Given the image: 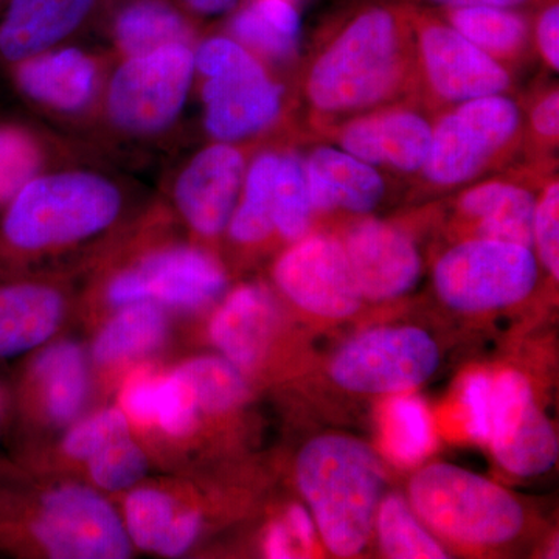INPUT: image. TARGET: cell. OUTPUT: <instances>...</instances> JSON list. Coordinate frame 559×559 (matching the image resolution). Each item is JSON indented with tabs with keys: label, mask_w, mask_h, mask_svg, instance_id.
Returning a JSON list of instances; mask_svg holds the SVG:
<instances>
[{
	"label": "cell",
	"mask_w": 559,
	"mask_h": 559,
	"mask_svg": "<svg viewBox=\"0 0 559 559\" xmlns=\"http://www.w3.org/2000/svg\"><path fill=\"white\" fill-rule=\"evenodd\" d=\"M108 32L120 58L159 49L168 44L193 46V21L175 0H116Z\"/></svg>",
	"instance_id": "cell-23"
},
{
	"label": "cell",
	"mask_w": 559,
	"mask_h": 559,
	"mask_svg": "<svg viewBox=\"0 0 559 559\" xmlns=\"http://www.w3.org/2000/svg\"><path fill=\"white\" fill-rule=\"evenodd\" d=\"M193 49L190 44H168L120 58L102 92L103 117L110 130L130 140H153L170 131L197 76Z\"/></svg>",
	"instance_id": "cell-5"
},
{
	"label": "cell",
	"mask_w": 559,
	"mask_h": 559,
	"mask_svg": "<svg viewBox=\"0 0 559 559\" xmlns=\"http://www.w3.org/2000/svg\"><path fill=\"white\" fill-rule=\"evenodd\" d=\"M180 511L175 500L159 489H135L124 503L128 536L135 546L160 554L165 540L178 522Z\"/></svg>",
	"instance_id": "cell-34"
},
{
	"label": "cell",
	"mask_w": 559,
	"mask_h": 559,
	"mask_svg": "<svg viewBox=\"0 0 559 559\" xmlns=\"http://www.w3.org/2000/svg\"><path fill=\"white\" fill-rule=\"evenodd\" d=\"M535 40L540 57L558 72L559 69V3L543 0V9L535 20Z\"/></svg>",
	"instance_id": "cell-41"
},
{
	"label": "cell",
	"mask_w": 559,
	"mask_h": 559,
	"mask_svg": "<svg viewBox=\"0 0 559 559\" xmlns=\"http://www.w3.org/2000/svg\"><path fill=\"white\" fill-rule=\"evenodd\" d=\"M246 168L245 153L226 142L210 143L180 168L173 198L191 229L209 238L227 229Z\"/></svg>",
	"instance_id": "cell-16"
},
{
	"label": "cell",
	"mask_w": 559,
	"mask_h": 559,
	"mask_svg": "<svg viewBox=\"0 0 559 559\" xmlns=\"http://www.w3.org/2000/svg\"><path fill=\"white\" fill-rule=\"evenodd\" d=\"M439 364V345L426 331L385 326L348 341L331 360L330 373L349 392L396 395L428 381Z\"/></svg>",
	"instance_id": "cell-9"
},
{
	"label": "cell",
	"mask_w": 559,
	"mask_h": 559,
	"mask_svg": "<svg viewBox=\"0 0 559 559\" xmlns=\"http://www.w3.org/2000/svg\"><path fill=\"white\" fill-rule=\"evenodd\" d=\"M10 72L25 100L58 117L91 112L106 81L102 58L75 46L43 51L11 66Z\"/></svg>",
	"instance_id": "cell-15"
},
{
	"label": "cell",
	"mask_w": 559,
	"mask_h": 559,
	"mask_svg": "<svg viewBox=\"0 0 559 559\" xmlns=\"http://www.w3.org/2000/svg\"><path fill=\"white\" fill-rule=\"evenodd\" d=\"M441 11L460 35L500 62L516 58L527 46L530 24L520 9L477 5Z\"/></svg>",
	"instance_id": "cell-26"
},
{
	"label": "cell",
	"mask_w": 559,
	"mask_h": 559,
	"mask_svg": "<svg viewBox=\"0 0 559 559\" xmlns=\"http://www.w3.org/2000/svg\"><path fill=\"white\" fill-rule=\"evenodd\" d=\"M274 280L290 301L310 314L345 319L362 304L344 245L326 235L294 241L274 266Z\"/></svg>",
	"instance_id": "cell-14"
},
{
	"label": "cell",
	"mask_w": 559,
	"mask_h": 559,
	"mask_svg": "<svg viewBox=\"0 0 559 559\" xmlns=\"http://www.w3.org/2000/svg\"><path fill=\"white\" fill-rule=\"evenodd\" d=\"M415 61L411 3H367L312 62L305 94L323 116L362 112L396 97Z\"/></svg>",
	"instance_id": "cell-1"
},
{
	"label": "cell",
	"mask_w": 559,
	"mask_h": 559,
	"mask_svg": "<svg viewBox=\"0 0 559 559\" xmlns=\"http://www.w3.org/2000/svg\"><path fill=\"white\" fill-rule=\"evenodd\" d=\"M285 524L288 525L290 535L296 540L297 546L304 550H310L314 546L316 528L314 518L311 511L301 506H293L286 514Z\"/></svg>",
	"instance_id": "cell-45"
},
{
	"label": "cell",
	"mask_w": 559,
	"mask_h": 559,
	"mask_svg": "<svg viewBox=\"0 0 559 559\" xmlns=\"http://www.w3.org/2000/svg\"><path fill=\"white\" fill-rule=\"evenodd\" d=\"M533 249L474 238L444 252L433 283L444 304L465 312L500 310L527 299L538 282Z\"/></svg>",
	"instance_id": "cell-8"
},
{
	"label": "cell",
	"mask_w": 559,
	"mask_h": 559,
	"mask_svg": "<svg viewBox=\"0 0 559 559\" xmlns=\"http://www.w3.org/2000/svg\"><path fill=\"white\" fill-rule=\"evenodd\" d=\"M297 481L331 554L349 558L366 549L385 485L369 444L345 436L311 440L297 460Z\"/></svg>",
	"instance_id": "cell-3"
},
{
	"label": "cell",
	"mask_w": 559,
	"mask_h": 559,
	"mask_svg": "<svg viewBox=\"0 0 559 559\" xmlns=\"http://www.w3.org/2000/svg\"><path fill=\"white\" fill-rule=\"evenodd\" d=\"M305 160L294 151L280 153L274 183V227L285 240L307 237L312 218Z\"/></svg>",
	"instance_id": "cell-32"
},
{
	"label": "cell",
	"mask_w": 559,
	"mask_h": 559,
	"mask_svg": "<svg viewBox=\"0 0 559 559\" xmlns=\"http://www.w3.org/2000/svg\"><path fill=\"white\" fill-rule=\"evenodd\" d=\"M533 246L543 266L555 280L559 278V183H547L543 197L536 201L533 219Z\"/></svg>",
	"instance_id": "cell-39"
},
{
	"label": "cell",
	"mask_w": 559,
	"mask_h": 559,
	"mask_svg": "<svg viewBox=\"0 0 559 559\" xmlns=\"http://www.w3.org/2000/svg\"><path fill=\"white\" fill-rule=\"evenodd\" d=\"M202 80V120L215 142L238 143L274 127L285 90L259 57L231 36H212L193 49Z\"/></svg>",
	"instance_id": "cell-4"
},
{
	"label": "cell",
	"mask_w": 559,
	"mask_h": 559,
	"mask_svg": "<svg viewBox=\"0 0 559 559\" xmlns=\"http://www.w3.org/2000/svg\"><path fill=\"white\" fill-rule=\"evenodd\" d=\"M278 159V151H261L246 168L240 198L227 226L231 240L257 245L275 230L274 183Z\"/></svg>",
	"instance_id": "cell-27"
},
{
	"label": "cell",
	"mask_w": 559,
	"mask_h": 559,
	"mask_svg": "<svg viewBox=\"0 0 559 559\" xmlns=\"http://www.w3.org/2000/svg\"><path fill=\"white\" fill-rule=\"evenodd\" d=\"M277 322V307L266 289H235L210 322V337L224 358L240 369L259 362Z\"/></svg>",
	"instance_id": "cell-21"
},
{
	"label": "cell",
	"mask_w": 559,
	"mask_h": 559,
	"mask_svg": "<svg viewBox=\"0 0 559 559\" xmlns=\"http://www.w3.org/2000/svg\"><path fill=\"white\" fill-rule=\"evenodd\" d=\"M105 0H5L0 7V62L11 66L72 38Z\"/></svg>",
	"instance_id": "cell-18"
},
{
	"label": "cell",
	"mask_w": 559,
	"mask_h": 559,
	"mask_svg": "<svg viewBox=\"0 0 559 559\" xmlns=\"http://www.w3.org/2000/svg\"><path fill=\"white\" fill-rule=\"evenodd\" d=\"M297 546L293 535H290L288 525L283 522H275L267 528L266 536H264V554L271 559H288L296 557Z\"/></svg>",
	"instance_id": "cell-46"
},
{
	"label": "cell",
	"mask_w": 559,
	"mask_h": 559,
	"mask_svg": "<svg viewBox=\"0 0 559 559\" xmlns=\"http://www.w3.org/2000/svg\"><path fill=\"white\" fill-rule=\"evenodd\" d=\"M202 527L201 514L197 511H180L178 522L162 547V557L178 558L193 546Z\"/></svg>",
	"instance_id": "cell-44"
},
{
	"label": "cell",
	"mask_w": 559,
	"mask_h": 559,
	"mask_svg": "<svg viewBox=\"0 0 559 559\" xmlns=\"http://www.w3.org/2000/svg\"><path fill=\"white\" fill-rule=\"evenodd\" d=\"M521 131L520 106L506 94L459 103L432 127L423 176L437 187L463 186L510 153Z\"/></svg>",
	"instance_id": "cell-7"
},
{
	"label": "cell",
	"mask_w": 559,
	"mask_h": 559,
	"mask_svg": "<svg viewBox=\"0 0 559 559\" xmlns=\"http://www.w3.org/2000/svg\"><path fill=\"white\" fill-rule=\"evenodd\" d=\"M229 33L255 57L271 61L289 60L299 44V39L280 31L252 2L235 11L229 21Z\"/></svg>",
	"instance_id": "cell-35"
},
{
	"label": "cell",
	"mask_w": 559,
	"mask_h": 559,
	"mask_svg": "<svg viewBox=\"0 0 559 559\" xmlns=\"http://www.w3.org/2000/svg\"><path fill=\"white\" fill-rule=\"evenodd\" d=\"M409 502L432 532L468 546L509 543L524 527V510L506 488L447 463L415 474Z\"/></svg>",
	"instance_id": "cell-6"
},
{
	"label": "cell",
	"mask_w": 559,
	"mask_h": 559,
	"mask_svg": "<svg viewBox=\"0 0 559 559\" xmlns=\"http://www.w3.org/2000/svg\"><path fill=\"white\" fill-rule=\"evenodd\" d=\"M342 245L364 299H396L417 285L421 257L400 227L380 219H362L348 230Z\"/></svg>",
	"instance_id": "cell-17"
},
{
	"label": "cell",
	"mask_w": 559,
	"mask_h": 559,
	"mask_svg": "<svg viewBox=\"0 0 559 559\" xmlns=\"http://www.w3.org/2000/svg\"><path fill=\"white\" fill-rule=\"evenodd\" d=\"M197 399L180 374L157 378L154 421L170 436H186L197 423Z\"/></svg>",
	"instance_id": "cell-37"
},
{
	"label": "cell",
	"mask_w": 559,
	"mask_h": 559,
	"mask_svg": "<svg viewBox=\"0 0 559 559\" xmlns=\"http://www.w3.org/2000/svg\"><path fill=\"white\" fill-rule=\"evenodd\" d=\"M167 334V319L156 301H135L124 305L94 344V358L98 364L148 355L159 347Z\"/></svg>",
	"instance_id": "cell-28"
},
{
	"label": "cell",
	"mask_w": 559,
	"mask_h": 559,
	"mask_svg": "<svg viewBox=\"0 0 559 559\" xmlns=\"http://www.w3.org/2000/svg\"><path fill=\"white\" fill-rule=\"evenodd\" d=\"M64 312L58 290L43 283H0V358L22 355L49 341Z\"/></svg>",
	"instance_id": "cell-22"
},
{
	"label": "cell",
	"mask_w": 559,
	"mask_h": 559,
	"mask_svg": "<svg viewBox=\"0 0 559 559\" xmlns=\"http://www.w3.org/2000/svg\"><path fill=\"white\" fill-rule=\"evenodd\" d=\"M28 532L53 558L123 559L131 539L112 507L97 492L66 487L40 502Z\"/></svg>",
	"instance_id": "cell-11"
},
{
	"label": "cell",
	"mask_w": 559,
	"mask_h": 559,
	"mask_svg": "<svg viewBox=\"0 0 559 559\" xmlns=\"http://www.w3.org/2000/svg\"><path fill=\"white\" fill-rule=\"evenodd\" d=\"M226 285V272L215 257L191 246H173L110 280L108 299L117 307L156 301L197 310L219 297Z\"/></svg>",
	"instance_id": "cell-12"
},
{
	"label": "cell",
	"mask_w": 559,
	"mask_h": 559,
	"mask_svg": "<svg viewBox=\"0 0 559 559\" xmlns=\"http://www.w3.org/2000/svg\"><path fill=\"white\" fill-rule=\"evenodd\" d=\"M123 205L120 183L105 173H40L2 212L0 272L36 253L90 240L116 224Z\"/></svg>",
	"instance_id": "cell-2"
},
{
	"label": "cell",
	"mask_w": 559,
	"mask_h": 559,
	"mask_svg": "<svg viewBox=\"0 0 559 559\" xmlns=\"http://www.w3.org/2000/svg\"><path fill=\"white\" fill-rule=\"evenodd\" d=\"M463 215L477 221V238L513 242L533 249L536 198L506 180H487L460 197Z\"/></svg>",
	"instance_id": "cell-24"
},
{
	"label": "cell",
	"mask_w": 559,
	"mask_h": 559,
	"mask_svg": "<svg viewBox=\"0 0 559 559\" xmlns=\"http://www.w3.org/2000/svg\"><path fill=\"white\" fill-rule=\"evenodd\" d=\"M530 124L536 138L544 142L557 143L559 134V94L551 90L535 103L530 116Z\"/></svg>",
	"instance_id": "cell-43"
},
{
	"label": "cell",
	"mask_w": 559,
	"mask_h": 559,
	"mask_svg": "<svg viewBox=\"0 0 559 559\" xmlns=\"http://www.w3.org/2000/svg\"><path fill=\"white\" fill-rule=\"evenodd\" d=\"M3 2H5V0H0V7H2Z\"/></svg>",
	"instance_id": "cell-48"
},
{
	"label": "cell",
	"mask_w": 559,
	"mask_h": 559,
	"mask_svg": "<svg viewBox=\"0 0 559 559\" xmlns=\"http://www.w3.org/2000/svg\"><path fill=\"white\" fill-rule=\"evenodd\" d=\"M403 3L409 0H401ZM417 2V0H414ZM418 2L430 3V5L439 7L440 10L444 9H459V7H503V9H521V7L528 5V3H539L543 0H418Z\"/></svg>",
	"instance_id": "cell-47"
},
{
	"label": "cell",
	"mask_w": 559,
	"mask_h": 559,
	"mask_svg": "<svg viewBox=\"0 0 559 559\" xmlns=\"http://www.w3.org/2000/svg\"><path fill=\"white\" fill-rule=\"evenodd\" d=\"M157 378H139L123 393V406L132 418L142 423L154 421Z\"/></svg>",
	"instance_id": "cell-42"
},
{
	"label": "cell",
	"mask_w": 559,
	"mask_h": 559,
	"mask_svg": "<svg viewBox=\"0 0 559 559\" xmlns=\"http://www.w3.org/2000/svg\"><path fill=\"white\" fill-rule=\"evenodd\" d=\"M32 380L43 393L47 415L60 425L72 421L90 385L83 352L73 342L50 345L33 362Z\"/></svg>",
	"instance_id": "cell-25"
},
{
	"label": "cell",
	"mask_w": 559,
	"mask_h": 559,
	"mask_svg": "<svg viewBox=\"0 0 559 559\" xmlns=\"http://www.w3.org/2000/svg\"><path fill=\"white\" fill-rule=\"evenodd\" d=\"M49 150L43 138L14 120H0V213L32 179L47 171Z\"/></svg>",
	"instance_id": "cell-31"
},
{
	"label": "cell",
	"mask_w": 559,
	"mask_h": 559,
	"mask_svg": "<svg viewBox=\"0 0 559 559\" xmlns=\"http://www.w3.org/2000/svg\"><path fill=\"white\" fill-rule=\"evenodd\" d=\"M466 430L474 440L488 443L491 432L492 378L487 373H473L462 388Z\"/></svg>",
	"instance_id": "cell-40"
},
{
	"label": "cell",
	"mask_w": 559,
	"mask_h": 559,
	"mask_svg": "<svg viewBox=\"0 0 559 559\" xmlns=\"http://www.w3.org/2000/svg\"><path fill=\"white\" fill-rule=\"evenodd\" d=\"M411 9L418 64L439 100L459 105L510 90L511 75L502 62L474 46L443 17Z\"/></svg>",
	"instance_id": "cell-10"
},
{
	"label": "cell",
	"mask_w": 559,
	"mask_h": 559,
	"mask_svg": "<svg viewBox=\"0 0 559 559\" xmlns=\"http://www.w3.org/2000/svg\"><path fill=\"white\" fill-rule=\"evenodd\" d=\"M381 549L393 559H443L447 550L441 547L409 500L399 495L382 499L374 520Z\"/></svg>",
	"instance_id": "cell-30"
},
{
	"label": "cell",
	"mask_w": 559,
	"mask_h": 559,
	"mask_svg": "<svg viewBox=\"0 0 559 559\" xmlns=\"http://www.w3.org/2000/svg\"><path fill=\"white\" fill-rule=\"evenodd\" d=\"M381 440L396 465L414 466L428 457L436 430L425 401L409 392L392 395L381 414Z\"/></svg>",
	"instance_id": "cell-29"
},
{
	"label": "cell",
	"mask_w": 559,
	"mask_h": 559,
	"mask_svg": "<svg viewBox=\"0 0 559 559\" xmlns=\"http://www.w3.org/2000/svg\"><path fill=\"white\" fill-rule=\"evenodd\" d=\"M176 373L189 384L200 409L229 411L240 404L248 393L240 367L226 358H197L183 364Z\"/></svg>",
	"instance_id": "cell-33"
},
{
	"label": "cell",
	"mask_w": 559,
	"mask_h": 559,
	"mask_svg": "<svg viewBox=\"0 0 559 559\" xmlns=\"http://www.w3.org/2000/svg\"><path fill=\"white\" fill-rule=\"evenodd\" d=\"M432 124L409 109H388L353 117L342 124L341 150L373 165L401 173H417L428 160Z\"/></svg>",
	"instance_id": "cell-19"
},
{
	"label": "cell",
	"mask_w": 559,
	"mask_h": 559,
	"mask_svg": "<svg viewBox=\"0 0 559 559\" xmlns=\"http://www.w3.org/2000/svg\"><path fill=\"white\" fill-rule=\"evenodd\" d=\"M124 437H130L127 415L119 409L103 411L70 430L64 439V451L70 457L90 460L103 448Z\"/></svg>",
	"instance_id": "cell-38"
},
{
	"label": "cell",
	"mask_w": 559,
	"mask_h": 559,
	"mask_svg": "<svg viewBox=\"0 0 559 559\" xmlns=\"http://www.w3.org/2000/svg\"><path fill=\"white\" fill-rule=\"evenodd\" d=\"M90 463L92 479L108 491L131 488L148 469L146 455L130 437L103 448L100 452L92 455Z\"/></svg>",
	"instance_id": "cell-36"
},
{
	"label": "cell",
	"mask_w": 559,
	"mask_h": 559,
	"mask_svg": "<svg viewBox=\"0 0 559 559\" xmlns=\"http://www.w3.org/2000/svg\"><path fill=\"white\" fill-rule=\"evenodd\" d=\"M488 443L499 465L513 476H540L557 463V432L539 411L532 385L520 371H503L492 380Z\"/></svg>",
	"instance_id": "cell-13"
},
{
	"label": "cell",
	"mask_w": 559,
	"mask_h": 559,
	"mask_svg": "<svg viewBox=\"0 0 559 559\" xmlns=\"http://www.w3.org/2000/svg\"><path fill=\"white\" fill-rule=\"evenodd\" d=\"M312 209L345 210L366 215L385 193L384 179L373 165L333 146H318L305 160Z\"/></svg>",
	"instance_id": "cell-20"
}]
</instances>
